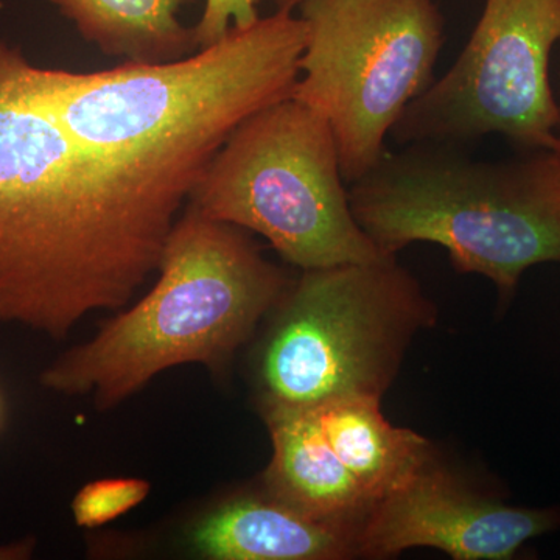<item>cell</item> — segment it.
<instances>
[{
	"mask_svg": "<svg viewBox=\"0 0 560 560\" xmlns=\"http://www.w3.org/2000/svg\"><path fill=\"white\" fill-rule=\"evenodd\" d=\"M401 147L348 186L353 219L385 256L411 243H434L456 271L492 280L503 301L529 268L560 264L555 150L480 161L451 143Z\"/></svg>",
	"mask_w": 560,
	"mask_h": 560,
	"instance_id": "277c9868",
	"label": "cell"
},
{
	"mask_svg": "<svg viewBox=\"0 0 560 560\" xmlns=\"http://www.w3.org/2000/svg\"><path fill=\"white\" fill-rule=\"evenodd\" d=\"M278 10L293 11L300 5L301 0H275Z\"/></svg>",
	"mask_w": 560,
	"mask_h": 560,
	"instance_id": "e0dca14e",
	"label": "cell"
},
{
	"mask_svg": "<svg viewBox=\"0 0 560 560\" xmlns=\"http://www.w3.org/2000/svg\"><path fill=\"white\" fill-rule=\"evenodd\" d=\"M0 423H2V400H0Z\"/></svg>",
	"mask_w": 560,
	"mask_h": 560,
	"instance_id": "d6986e66",
	"label": "cell"
},
{
	"mask_svg": "<svg viewBox=\"0 0 560 560\" xmlns=\"http://www.w3.org/2000/svg\"><path fill=\"white\" fill-rule=\"evenodd\" d=\"M305 40L304 20L278 10L183 60L88 73L27 61L24 75L33 97L98 160L189 198L242 121L291 97Z\"/></svg>",
	"mask_w": 560,
	"mask_h": 560,
	"instance_id": "7a4b0ae2",
	"label": "cell"
},
{
	"mask_svg": "<svg viewBox=\"0 0 560 560\" xmlns=\"http://www.w3.org/2000/svg\"><path fill=\"white\" fill-rule=\"evenodd\" d=\"M158 271L145 298L62 353L40 372V385L65 396L91 394L98 410H109L168 368L221 371L290 285L245 230L189 208Z\"/></svg>",
	"mask_w": 560,
	"mask_h": 560,
	"instance_id": "3957f363",
	"label": "cell"
},
{
	"mask_svg": "<svg viewBox=\"0 0 560 560\" xmlns=\"http://www.w3.org/2000/svg\"><path fill=\"white\" fill-rule=\"evenodd\" d=\"M307 40L291 91L329 124L346 184L382 161L386 138L434 83L445 21L434 0H301Z\"/></svg>",
	"mask_w": 560,
	"mask_h": 560,
	"instance_id": "52a82bcc",
	"label": "cell"
},
{
	"mask_svg": "<svg viewBox=\"0 0 560 560\" xmlns=\"http://www.w3.org/2000/svg\"><path fill=\"white\" fill-rule=\"evenodd\" d=\"M260 0H206L201 20L195 25L198 50L213 46L234 28H246L260 20Z\"/></svg>",
	"mask_w": 560,
	"mask_h": 560,
	"instance_id": "9a60e30c",
	"label": "cell"
},
{
	"mask_svg": "<svg viewBox=\"0 0 560 560\" xmlns=\"http://www.w3.org/2000/svg\"><path fill=\"white\" fill-rule=\"evenodd\" d=\"M560 43V0H485L451 69L410 103L390 131L400 145L469 147L490 135L525 151L552 149L560 106L550 61Z\"/></svg>",
	"mask_w": 560,
	"mask_h": 560,
	"instance_id": "ba28073f",
	"label": "cell"
},
{
	"mask_svg": "<svg viewBox=\"0 0 560 560\" xmlns=\"http://www.w3.org/2000/svg\"><path fill=\"white\" fill-rule=\"evenodd\" d=\"M0 40V323L62 340L158 271L186 195L81 147Z\"/></svg>",
	"mask_w": 560,
	"mask_h": 560,
	"instance_id": "6da1fadb",
	"label": "cell"
},
{
	"mask_svg": "<svg viewBox=\"0 0 560 560\" xmlns=\"http://www.w3.org/2000/svg\"><path fill=\"white\" fill-rule=\"evenodd\" d=\"M150 482L140 478H106L92 481L72 501L77 526L97 529L139 506L150 495Z\"/></svg>",
	"mask_w": 560,
	"mask_h": 560,
	"instance_id": "5bb4252c",
	"label": "cell"
},
{
	"mask_svg": "<svg viewBox=\"0 0 560 560\" xmlns=\"http://www.w3.org/2000/svg\"><path fill=\"white\" fill-rule=\"evenodd\" d=\"M187 540L212 560L359 558V528L312 517L267 489L223 501L194 523Z\"/></svg>",
	"mask_w": 560,
	"mask_h": 560,
	"instance_id": "30bf717a",
	"label": "cell"
},
{
	"mask_svg": "<svg viewBox=\"0 0 560 560\" xmlns=\"http://www.w3.org/2000/svg\"><path fill=\"white\" fill-rule=\"evenodd\" d=\"M35 547L36 541L32 537L0 545V560H24L32 558Z\"/></svg>",
	"mask_w": 560,
	"mask_h": 560,
	"instance_id": "2e32d148",
	"label": "cell"
},
{
	"mask_svg": "<svg viewBox=\"0 0 560 560\" xmlns=\"http://www.w3.org/2000/svg\"><path fill=\"white\" fill-rule=\"evenodd\" d=\"M381 401V397L348 396L312 408L331 451L374 504L436 455L422 434L389 423Z\"/></svg>",
	"mask_w": 560,
	"mask_h": 560,
	"instance_id": "7c38bea8",
	"label": "cell"
},
{
	"mask_svg": "<svg viewBox=\"0 0 560 560\" xmlns=\"http://www.w3.org/2000/svg\"><path fill=\"white\" fill-rule=\"evenodd\" d=\"M187 202L206 219L256 232L302 271L390 257L353 219L329 124L293 97L242 121Z\"/></svg>",
	"mask_w": 560,
	"mask_h": 560,
	"instance_id": "8992f818",
	"label": "cell"
},
{
	"mask_svg": "<svg viewBox=\"0 0 560 560\" xmlns=\"http://www.w3.org/2000/svg\"><path fill=\"white\" fill-rule=\"evenodd\" d=\"M81 38L109 57L138 65L183 60L198 50L195 28L178 14L194 0H50Z\"/></svg>",
	"mask_w": 560,
	"mask_h": 560,
	"instance_id": "4fadbf2b",
	"label": "cell"
},
{
	"mask_svg": "<svg viewBox=\"0 0 560 560\" xmlns=\"http://www.w3.org/2000/svg\"><path fill=\"white\" fill-rule=\"evenodd\" d=\"M558 528L560 510L511 506L478 492L434 455L372 506L359 529V558L427 547L456 560H510L526 541Z\"/></svg>",
	"mask_w": 560,
	"mask_h": 560,
	"instance_id": "9c48e42d",
	"label": "cell"
},
{
	"mask_svg": "<svg viewBox=\"0 0 560 560\" xmlns=\"http://www.w3.org/2000/svg\"><path fill=\"white\" fill-rule=\"evenodd\" d=\"M256 364L260 412L381 397L438 311L396 257L302 271L276 304Z\"/></svg>",
	"mask_w": 560,
	"mask_h": 560,
	"instance_id": "5b68a950",
	"label": "cell"
},
{
	"mask_svg": "<svg viewBox=\"0 0 560 560\" xmlns=\"http://www.w3.org/2000/svg\"><path fill=\"white\" fill-rule=\"evenodd\" d=\"M272 456L264 488L312 517L360 529L374 501L331 451L312 408L261 412Z\"/></svg>",
	"mask_w": 560,
	"mask_h": 560,
	"instance_id": "8fae6325",
	"label": "cell"
},
{
	"mask_svg": "<svg viewBox=\"0 0 560 560\" xmlns=\"http://www.w3.org/2000/svg\"><path fill=\"white\" fill-rule=\"evenodd\" d=\"M551 150H555L556 153H558L559 158H560V135L558 136V139H556L555 145H552Z\"/></svg>",
	"mask_w": 560,
	"mask_h": 560,
	"instance_id": "ac0fdd59",
	"label": "cell"
}]
</instances>
